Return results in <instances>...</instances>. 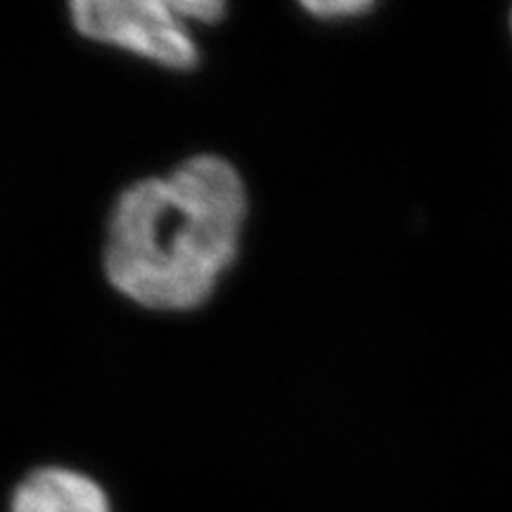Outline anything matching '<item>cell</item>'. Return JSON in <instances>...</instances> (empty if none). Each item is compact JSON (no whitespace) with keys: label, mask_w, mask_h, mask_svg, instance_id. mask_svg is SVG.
Returning a JSON list of instances; mask_svg holds the SVG:
<instances>
[{"label":"cell","mask_w":512,"mask_h":512,"mask_svg":"<svg viewBox=\"0 0 512 512\" xmlns=\"http://www.w3.org/2000/svg\"><path fill=\"white\" fill-rule=\"evenodd\" d=\"M245 219L247 190L235 166L216 155L185 159L169 176L119 195L107 228V278L145 309H197L235 261Z\"/></svg>","instance_id":"obj_1"},{"label":"cell","mask_w":512,"mask_h":512,"mask_svg":"<svg viewBox=\"0 0 512 512\" xmlns=\"http://www.w3.org/2000/svg\"><path fill=\"white\" fill-rule=\"evenodd\" d=\"M79 34L128 53L145 57L166 69H192L200 50L190 27L178 17L174 3L157 0H79L72 3Z\"/></svg>","instance_id":"obj_2"},{"label":"cell","mask_w":512,"mask_h":512,"mask_svg":"<svg viewBox=\"0 0 512 512\" xmlns=\"http://www.w3.org/2000/svg\"><path fill=\"white\" fill-rule=\"evenodd\" d=\"M8 512H112L95 479L67 467H41L12 494Z\"/></svg>","instance_id":"obj_3"},{"label":"cell","mask_w":512,"mask_h":512,"mask_svg":"<svg viewBox=\"0 0 512 512\" xmlns=\"http://www.w3.org/2000/svg\"><path fill=\"white\" fill-rule=\"evenodd\" d=\"M174 10L185 24H214L226 15V5L219 0H178Z\"/></svg>","instance_id":"obj_4"},{"label":"cell","mask_w":512,"mask_h":512,"mask_svg":"<svg viewBox=\"0 0 512 512\" xmlns=\"http://www.w3.org/2000/svg\"><path fill=\"white\" fill-rule=\"evenodd\" d=\"M306 12H311L318 19H342V17H358L363 12L373 10V3L366 0H318V3H306Z\"/></svg>","instance_id":"obj_5"}]
</instances>
